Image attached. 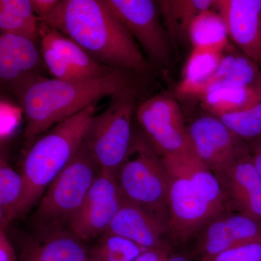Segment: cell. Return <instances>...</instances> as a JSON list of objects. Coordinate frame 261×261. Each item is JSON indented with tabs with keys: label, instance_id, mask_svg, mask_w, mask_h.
<instances>
[{
	"label": "cell",
	"instance_id": "cell-1",
	"mask_svg": "<svg viewBox=\"0 0 261 261\" xmlns=\"http://www.w3.org/2000/svg\"><path fill=\"white\" fill-rule=\"evenodd\" d=\"M41 23L74 41L101 64L138 73L148 68L135 39L105 0H62Z\"/></svg>",
	"mask_w": 261,
	"mask_h": 261
},
{
	"label": "cell",
	"instance_id": "cell-2",
	"mask_svg": "<svg viewBox=\"0 0 261 261\" xmlns=\"http://www.w3.org/2000/svg\"><path fill=\"white\" fill-rule=\"evenodd\" d=\"M126 70L78 82L47 79L34 74L15 84L24 118V137L27 148L53 126L133 86Z\"/></svg>",
	"mask_w": 261,
	"mask_h": 261
},
{
	"label": "cell",
	"instance_id": "cell-3",
	"mask_svg": "<svg viewBox=\"0 0 261 261\" xmlns=\"http://www.w3.org/2000/svg\"><path fill=\"white\" fill-rule=\"evenodd\" d=\"M169 181L170 233L182 243L229 213L219 180L193 149L161 157Z\"/></svg>",
	"mask_w": 261,
	"mask_h": 261
},
{
	"label": "cell",
	"instance_id": "cell-4",
	"mask_svg": "<svg viewBox=\"0 0 261 261\" xmlns=\"http://www.w3.org/2000/svg\"><path fill=\"white\" fill-rule=\"evenodd\" d=\"M96 111L97 103L53 126L27 148L20 172L24 194L18 218L40 200L51 182L74 158Z\"/></svg>",
	"mask_w": 261,
	"mask_h": 261
},
{
	"label": "cell",
	"instance_id": "cell-5",
	"mask_svg": "<svg viewBox=\"0 0 261 261\" xmlns=\"http://www.w3.org/2000/svg\"><path fill=\"white\" fill-rule=\"evenodd\" d=\"M116 178L123 200L169 224L167 172L161 156L145 137L134 136Z\"/></svg>",
	"mask_w": 261,
	"mask_h": 261
},
{
	"label": "cell",
	"instance_id": "cell-6",
	"mask_svg": "<svg viewBox=\"0 0 261 261\" xmlns=\"http://www.w3.org/2000/svg\"><path fill=\"white\" fill-rule=\"evenodd\" d=\"M99 171L83 142L74 158L39 200L34 216L39 231L69 230Z\"/></svg>",
	"mask_w": 261,
	"mask_h": 261
},
{
	"label": "cell",
	"instance_id": "cell-7",
	"mask_svg": "<svg viewBox=\"0 0 261 261\" xmlns=\"http://www.w3.org/2000/svg\"><path fill=\"white\" fill-rule=\"evenodd\" d=\"M135 96L134 85L115 94L108 107L89 123L84 143L100 171L116 175L126 159L134 138Z\"/></svg>",
	"mask_w": 261,
	"mask_h": 261
},
{
	"label": "cell",
	"instance_id": "cell-8",
	"mask_svg": "<svg viewBox=\"0 0 261 261\" xmlns=\"http://www.w3.org/2000/svg\"><path fill=\"white\" fill-rule=\"evenodd\" d=\"M136 114L145 138L161 157L193 149L183 115L173 98H149L141 103Z\"/></svg>",
	"mask_w": 261,
	"mask_h": 261
},
{
	"label": "cell",
	"instance_id": "cell-9",
	"mask_svg": "<svg viewBox=\"0 0 261 261\" xmlns=\"http://www.w3.org/2000/svg\"><path fill=\"white\" fill-rule=\"evenodd\" d=\"M187 128L194 152L218 180L248 148L245 140L233 134L218 117H200Z\"/></svg>",
	"mask_w": 261,
	"mask_h": 261
},
{
	"label": "cell",
	"instance_id": "cell-10",
	"mask_svg": "<svg viewBox=\"0 0 261 261\" xmlns=\"http://www.w3.org/2000/svg\"><path fill=\"white\" fill-rule=\"evenodd\" d=\"M105 3L152 60L160 63L168 61L169 42L160 20L155 2L105 0Z\"/></svg>",
	"mask_w": 261,
	"mask_h": 261
},
{
	"label": "cell",
	"instance_id": "cell-11",
	"mask_svg": "<svg viewBox=\"0 0 261 261\" xmlns=\"http://www.w3.org/2000/svg\"><path fill=\"white\" fill-rule=\"evenodd\" d=\"M123 199L116 175L99 171L69 230L82 240L104 234L121 208Z\"/></svg>",
	"mask_w": 261,
	"mask_h": 261
},
{
	"label": "cell",
	"instance_id": "cell-12",
	"mask_svg": "<svg viewBox=\"0 0 261 261\" xmlns=\"http://www.w3.org/2000/svg\"><path fill=\"white\" fill-rule=\"evenodd\" d=\"M219 181L228 211H236L261 223V176L249 147Z\"/></svg>",
	"mask_w": 261,
	"mask_h": 261
},
{
	"label": "cell",
	"instance_id": "cell-13",
	"mask_svg": "<svg viewBox=\"0 0 261 261\" xmlns=\"http://www.w3.org/2000/svg\"><path fill=\"white\" fill-rule=\"evenodd\" d=\"M197 235L202 258L214 256L233 247L261 243V223L246 215L226 213L212 220Z\"/></svg>",
	"mask_w": 261,
	"mask_h": 261
},
{
	"label": "cell",
	"instance_id": "cell-14",
	"mask_svg": "<svg viewBox=\"0 0 261 261\" xmlns=\"http://www.w3.org/2000/svg\"><path fill=\"white\" fill-rule=\"evenodd\" d=\"M228 37L243 54L261 63V0H216Z\"/></svg>",
	"mask_w": 261,
	"mask_h": 261
},
{
	"label": "cell",
	"instance_id": "cell-15",
	"mask_svg": "<svg viewBox=\"0 0 261 261\" xmlns=\"http://www.w3.org/2000/svg\"><path fill=\"white\" fill-rule=\"evenodd\" d=\"M169 226L162 220L139 206L123 200L112 222L105 233L128 239L144 250L166 248L164 237Z\"/></svg>",
	"mask_w": 261,
	"mask_h": 261
},
{
	"label": "cell",
	"instance_id": "cell-16",
	"mask_svg": "<svg viewBox=\"0 0 261 261\" xmlns=\"http://www.w3.org/2000/svg\"><path fill=\"white\" fill-rule=\"evenodd\" d=\"M25 244L21 261H89L87 249L68 229L39 231Z\"/></svg>",
	"mask_w": 261,
	"mask_h": 261
},
{
	"label": "cell",
	"instance_id": "cell-17",
	"mask_svg": "<svg viewBox=\"0 0 261 261\" xmlns=\"http://www.w3.org/2000/svg\"><path fill=\"white\" fill-rule=\"evenodd\" d=\"M42 54L34 42L27 38L1 34L0 36V78L2 82L16 84L34 75Z\"/></svg>",
	"mask_w": 261,
	"mask_h": 261
},
{
	"label": "cell",
	"instance_id": "cell-18",
	"mask_svg": "<svg viewBox=\"0 0 261 261\" xmlns=\"http://www.w3.org/2000/svg\"><path fill=\"white\" fill-rule=\"evenodd\" d=\"M39 33L41 42L50 46L87 80L101 78L116 70L98 63L74 41L41 22Z\"/></svg>",
	"mask_w": 261,
	"mask_h": 261
},
{
	"label": "cell",
	"instance_id": "cell-19",
	"mask_svg": "<svg viewBox=\"0 0 261 261\" xmlns=\"http://www.w3.org/2000/svg\"><path fill=\"white\" fill-rule=\"evenodd\" d=\"M224 51L215 48L192 47L184 67L176 92L182 97H199L221 63Z\"/></svg>",
	"mask_w": 261,
	"mask_h": 261
},
{
	"label": "cell",
	"instance_id": "cell-20",
	"mask_svg": "<svg viewBox=\"0 0 261 261\" xmlns=\"http://www.w3.org/2000/svg\"><path fill=\"white\" fill-rule=\"evenodd\" d=\"M260 86L261 72L256 62L244 54L229 53L224 55L217 70L209 80L207 92L222 87Z\"/></svg>",
	"mask_w": 261,
	"mask_h": 261
},
{
	"label": "cell",
	"instance_id": "cell-21",
	"mask_svg": "<svg viewBox=\"0 0 261 261\" xmlns=\"http://www.w3.org/2000/svg\"><path fill=\"white\" fill-rule=\"evenodd\" d=\"M202 106L212 116L237 113L261 101V86L256 87H222L200 97Z\"/></svg>",
	"mask_w": 261,
	"mask_h": 261
},
{
	"label": "cell",
	"instance_id": "cell-22",
	"mask_svg": "<svg viewBox=\"0 0 261 261\" xmlns=\"http://www.w3.org/2000/svg\"><path fill=\"white\" fill-rule=\"evenodd\" d=\"M39 23L29 0L0 1L1 34L20 36L36 42L39 38Z\"/></svg>",
	"mask_w": 261,
	"mask_h": 261
},
{
	"label": "cell",
	"instance_id": "cell-23",
	"mask_svg": "<svg viewBox=\"0 0 261 261\" xmlns=\"http://www.w3.org/2000/svg\"><path fill=\"white\" fill-rule=\"evenodd\" d=\"M24 181L21 173L15 171L8 160L0 158V228L5 229L18 218L23 200Z\"/></svg>",
	"mask_w": 261,
	"mask_h": 261
},
{
	"label": "cell",
	"instance_id": "cell-24",
	"mask_svg": "<svg viewBox=\"0 0 261 261\" xmlns=\"http://www.w3.org/2000/svg\"><path fill=\"white\" fill-rule=\"evenodd\" d=\"M188 38L192 47L215 48L224 51L229 44L224 18L212 8L196 17L189 29Z\"/></svg>",
	"mask_w": 261,
	"mask_h": 261
},
{
	"label": "cell",
	"instance_id": "cell-25",
	"mask_svg": "<svg viewBox=\"0 0 261 261\" xmlns=\"http://www.w3.org/2000/svg\"><path fill=\"white\" fill-rule=\"evenodd\" d=\"M215 0L160 1L163 18L171 35L188 38L190 25L202 12L214 7Z\"/></svg>",
	"mask_w": 261,
	"mask_h": 261
},
{
	"label": "cell",
	"instance_id": "cell-26",
	"mask_svg": "<svg viewBox=\"0 0 261 261\" xmlns=\"http://www.w3.org/2000/svg\"><path fill=\"white\" fill-rule=\"evenodd\" d=\"M218 118L244 140H253L261 137V101L243 111Z\"/></svg>",
	"mask_w": 261,
	"mask_h": 261
},
{
	"label": "cell",
	"instance_id": "cell-27",
	"mask_svg": "<svg viewBox=\"0 0 261 261\" xmlns=\"http://www.w3.org/2000/svg\"><path fill=\"white\" fill-rule=\"evenodd\" d=\"M97 245V255L102 260H120L135 261L142 252L146 251L128 239L104 233Z\"/></svg>",
	"mask_w": 261,
	"mask_h": 261
},
{
	"label": "cell",
	"instance_id": "cell-28",
	"mask_svg": "<svg viewBox=\"0 0 261 261\" xmlns=\"http://www.w3.org/2000/svg\"><path fill=\"white\" fill-rule=\"evenodd\" d=\"M41 54L43 61L55 79L68 82L88 80L68 64L50 46L42 42Z\"/></svg>",
	"mask_w": 261,
	"mask_h": 261
},
{
	"label": "cell",
	"instance_id": "cell-29",
	"mask_svg": "<svg viewBox=\"0 0 261 261\" xmlns=\"http://www.w3.org/2000/svg\"><path fill=\"white\" fill-rule=\"evenodd\" d=\"M201 261H261V243L246 244L228 249Z\"/></svg>",
	"mask_w": 261,
	"mask_h": 261
},
{
	"label": "cell",
	"instance_id": "cell-30",
	"mask_svg": "<svg viewBox=\"0 0 261 261\" xmlns=\"http://www.w3.org/2000/svg\"><path fill=\"white\" fill-rule=\"evenodd\" d=\"M34 13L39 18V22L45 20L56 9L60 0H31Z\"/></svg>",
	"mask_w": 261,
	"mask_h": 261
},
{
	"label": "cell",
	"instance_id": "cell-31",
	"mask_svg": "<svg viewBox=\"0 0 261 261\" xmlns=\"http://www.w3.org/2000/svg\"><path fill=\"white\" fill-rule=\"evenodd\" d=\"M0 261H17L14 249L3 228H0Z\"/></svg>",
	"mask_w": 261,
	"mask_h": 261
},
{
	"label": "cell",
	"instance_id": "cell-32",
	"mask_svg": "<svg viewBox=\"0 0 261 261\" xmlns=\"http://www.w3.org/2000/svg\"><path fill=\"white\" fill-rule=\"evenodd\" d=\"M169 252L170 247L146 250L135 261H167L170 257Z\"/></svg>",
	"mask_w": 261,
	"mask_h": 261
},
{
	"label": "cell",
	"instance_id": "cell-33",
	"mask_svg": "<svg viewBox=\"0 0 261 261\" xmlns=\"http://www.w3.org/2000/svg\"><path fill=\"white\" fill-rule=\"evenodd\" d=\"M252 160L257 172L261 176V137L253 140L252 144Z\"/></svg>",
	"mask_w": 261,
	"mask_h": 261
},
{
	"label": "cell",
	"instance_id": "cell-34",
	"mask_svg": "<svg viewBox=\"0 0 261 261\" xmlns=\"http://www.w3.org/2000/svg\"><path fill=\"white\" fill-rule=\"evenodd\" d=\"M167 261H190L184 255H173V256H170L169 258L168 259Z\"/></svg>",
	"mask_w": 261,
	"mask_h": 261
},
{
	"label": "cell",
	"instance_id": "cell-35",
	"mask_svg": "<svg viewBox=\"0 0 261 261\" xmlns=\"http://www.w3.org/2000/svg\"><path fill=\"white\" fill-rule=\"evenodd\" d=\"M105 261H126V260H107Z\"/></svg>",
	"mask_w": 261,
	"mask_h": 261
}]
</instances>
